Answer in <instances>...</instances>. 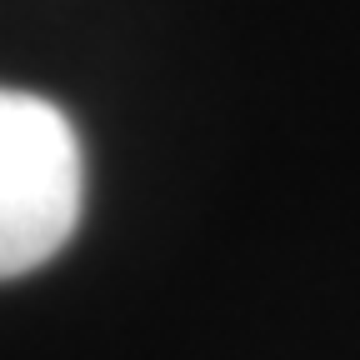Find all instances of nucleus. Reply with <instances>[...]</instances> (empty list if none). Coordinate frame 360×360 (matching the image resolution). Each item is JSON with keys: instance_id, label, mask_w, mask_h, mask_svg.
Segmentation results:
<instances>
[{"instance_id": "f257e3e1", "label": "nucleus", "mask_w": 360, "mask_h": 360, "mask_svg": "<svg viewBox=\"0 0 360 360\" xmlns=\"http://www.w3.org/2000/svg\"><path fill=\"white\" fill-rule=\"evenodd\" d=\"M85 155L60 105L0 85V281L45 265L80 225Z\"/></svg>"}]
</instances>
